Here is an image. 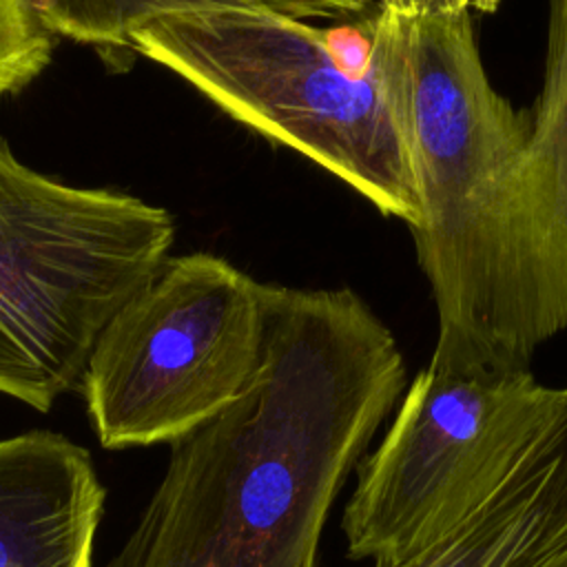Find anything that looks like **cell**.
<instances>
[{"mask_svg":"<svg viewBox=\"0 0 567 567\" xmlns=\"http://www.w3.org/2000/svg\"><path fill=\"white\" fill-rule=\"evenodd\" d=\"M403 392L399 343L354 290L266 284L252 381L171 443L104 567H317L337 494Z\"/></svg>","mask_w":567,"mask_h":567,"instance_id":"6da1fadb","label":"cell"},{"mask_svg":"<svg viewBox=\"0 0 567 567\" xmlns=\"http://www.w3.org/2000/svg\"><path fill=\"white\" fill-rule=\"evenodd\" d=\"M412 230L436 306L432 363L529 368L567 328V252L540 199L529 122L492 86L470 13L410 18Z\"/></svg>","mask_w":567,"mask_h":567,"instance_id":"7a4b0ae2","label":"cell"},{"mask_svg":"<svg viewBox=\"0 0 567 567\" xmlns=\"http://www.w3.org/2000/svg\"><path fill=\"white\" fill-rule=\"evenodd\" d=\"M131 49L416 226L410 18L379 9L323 29L272 11L206 9L140 27Z\"/></svg>","mask_w":567,"mask_h":567,"instance_id":"3957f363","label":"cell"},{"mask_svg":"<svg viewBox=\"0 0 567 567\" xmlns=\"http://www.w3.org/2000/svg\"><path fill=\"white\" fill-rule=\"evenodd\" d=\"M173 237L166 208L62 184L0 142V394L47 412L80 390L100 332Z\"/></svg>","mask_w":567,"mask_h":567,"instance_id":"277c9868","label":"cell"},{"mask_svg":"<svg viewBox=\"0 0 567 567\" xmlns=\"http://www.w3.org/2000/svg\"><path fill=\"white\" fill-rule=\"evenodd\" d=\"M266 337V284L224 257L166 259L100 332L82 377L109 450L173 443L252 381Z\"/></svg>","mask_w":567,"mask_h":567,"instance_id":"5b68a950","label":"cell"},{"mask_svg":"<svg viewBox=\"0 0 567 567\" xmlns=\"http://www.w3.org/2000/svg\"><path fill=\"white\" fill-rule=\"evenodd\" d=\"M558 385L532 368H450L427 363L359 465L343 512L348 554L396 558L450 525L543 421Z\"/></svg>","mask_w":567,"mask_h":567,"instance_id":"8992f818","label":"cell"},{"mask_svg":"<svg viewBox=\"0 0 567 567\" xmlns=\"http://www.w3.org/2000/svg\"><path fill=\"white\" fill-rule=\"evenodd\" d=\"M104 487L75 441L0 439V567H91Z\"/></svg>","mask_w":567,"mask_h":567,"instance_id":"52a82bcc","label":"cell"},{"mask_svg":"<svg viewBox=\"0 0 567 567\" xmlns=\"http://www.w3.org/2000/svg\"><path fill=\"white\" fill-rule=\"evenodd\" d=\"M51 35L82 44L131 47L133 33L166 16L206 9H259L299 20L363 13L377 0H31Z\"/></svg>","mask_w":567,"mask_h":567,"instance_id":"ba28073f","label":"cell"},{"mask_svg":"<svg viewBox=\"0 0 567 567\" xmlns=\"http://www.w3.org/2000/svg\"><path fill=\"white\" fill-rule=\"evenodd\" d=\"M51 49V33L31 0H0V97L38 78Z\"/></svg>","mask_w":567,"mask_h":567,"instance_id":"9c48e42d","label":"cell"},{"mask_svg":"<svg viewBox=\"0 0 567 567\" xmlns=\"http://www.w3.org/2000/svg\"><path fill=\"white\" fill-rule=\"evenodd\" d=\"M374 567H514V563L474 534L450 532Z\"/></svg>","mask_w":567,"mask_h":567,"instance_id":"30bf717a","label":"cell"},{"mask_svg":"<svg viewBox=\"0 0 567 567\" xmlns=\"http://www.w3.org/2000/svg\"><path fill=\"white\" fill-rule=\"evenodd\" d=\"M501 0H377L379 9L394 11L399 16L419 20V18H439L456 13H492Z\"/></svg>","mask_w":567,"mask_h":567,"instance_id":"8fae6325","label":"cell"}]
</instances>
